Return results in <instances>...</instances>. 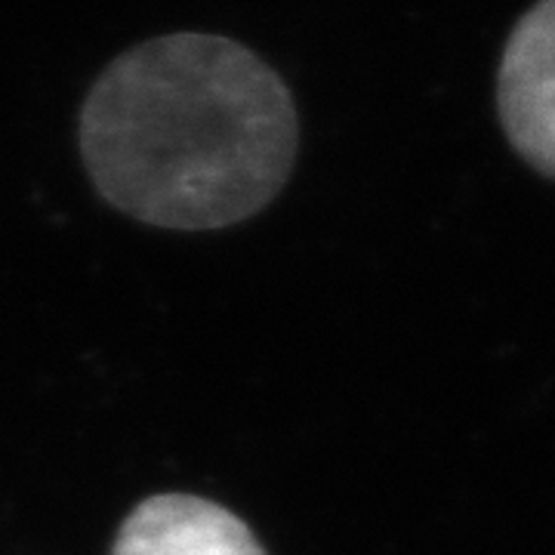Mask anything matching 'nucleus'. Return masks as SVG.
Returning <instances> with one entry per match:
<instances>
[{"label":"nucleus","mask_w":555,"mask_h":555,"mask_svg":"<svg viewBox=\"0 0 555 555\" xmlns=\"http://www.w3.org/2000/svg\"><path fill=\"white\" fill-rule=\"evenodd\" d=\"M500 118L521 158L555 177V0L531 7L503 50Z\"/></svg>","instance_id":"2"},{"label":"nucleus","mask_w":555,"mask_h":555,"mask_svg":"<svg viewBox=\"0 0 555 555\" xmlns=\"http://www.w3.org/2000/svg\"><path fill=\"white\" fill-rule=\"evenodd\" d=\"M297 145L284 80L219 35L185 31L127 50L80 112V152L102 198L179 232L254 217L287 182Z\"/></svg>","instance_id":"1"},{"label":"nucleus","mask_w":555,"mask_h":555,"mask_svg":"<svg viewBox=\"0 0 555 555\" xmlns=\"http://www.w3.org/2000/svg\"><path fill=\"white\" fill-rule=\"evenodd\" d=\"M112 555H266L235 513L192 494L142 500L124 518Z\"/></svg>","instance_id":"3"}]
</instances>
